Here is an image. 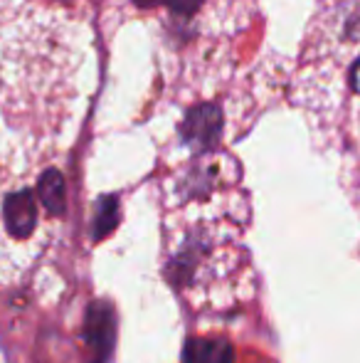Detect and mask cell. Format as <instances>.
Masks as SVG:
<instances>
[{"instance_id": "4", "label": "cell", "mask_w": 360, "mask_h": 363, "mask_svg": "<svg viewBox=\"0 0 360 363\" xmlns=\"http://www.w3.org/2000/svg\"><path fill=\"white\" fill-rule=\"evenodd\" d=\"M230 346L217 344H195L190 349V363H230Z\"/></svg>"}, {"instance_id": "5", "label": "cell", "mask_w": 360, "mask_h": 363, "mask_svg": "<svg viewBox=\"0 0 360 363\" xmlns=\"http://www.w3.org/2000/svg\"><path fill=\"white\" fill-rule=\"evenodd\" d=\"M0 363H8V361H5V356H3V351H0Z\"/></svg>"}, {"instance_id": "3", "label": "cell", "mask_w": 360, "mask_h": 363, "mask_svg": "<svg viewBox=\"0 0 360 363\" xmlns=\"http://www.w3.org/2000/svg\"><path fill=\"white\" fill-rule=\"evenodd\" d=\"M163 8L161 25L175 55L195 60V72L207 69L220 40L232 38L250 23L252 0H156Z\"/></svg>"}, {"instance_id": "2", "label": "cell", "mask_w": 360, "mask_h": 363, "mask_svg": "<svg viewBox=\"0 0 360 363\" xmlns=\"http://www.w3.org/2000/svg\"><path fill=\"white\" fill-rule=\"evenodd\" d=\"M298 96L360 136V0H318L301 52Z\"/></svg>"}, {"instance_id": "1", "label": "cell", "mask_w": 360, "mask_h": 363, "mask_svg": "<svg viewBox=\"0 0 360 363\" xmlns=\"http://www.w3.org/2000/svg\"><path fill=\"white\" fill-rule=\"evenodd\" d=\"M82 25L52 0H0V114L52 136L77 94Z\"/></svg>"}]
</instances>
